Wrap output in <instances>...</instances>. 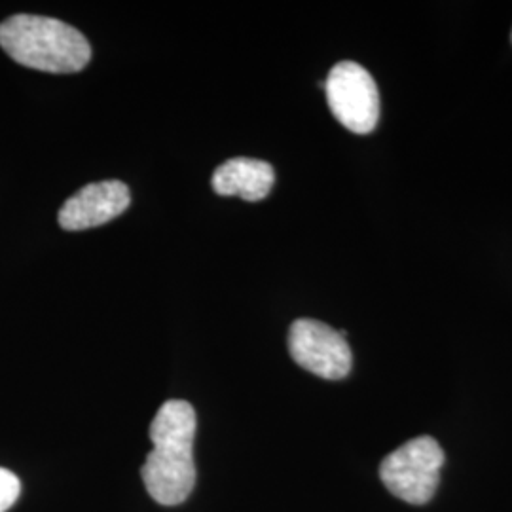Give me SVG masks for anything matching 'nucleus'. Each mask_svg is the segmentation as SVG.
I'll list each match as a JSON object with an SVG mask.
<instances>
[{"label": "nucleus", "mask_w": 512, "mask_h": 512, "mask_svg": "<svg viewBox=\"0 0 512 512\" xmlns=\"http://www.w3.org/2000/svg\"><path fill=\"white\" fill-rule=\"evenodd\" d=\"M196 410L186 401H167L150 425L154 444L143 465V480L148 494L165 507L181 505L196 484L194 435Z\"/></svg>", "instance_id": "1"}, {"label": "nucleus", "mask_w": 512, "mask_h": 512, "mask_svg": "<svg viewBox=\"0 0 512 512\" xmlns=\"http://www.w3.org/2000/svg\"><path fill=\"white\" fill-rule=\"evenodd\" d=\"M0 46L19 65L44 73L82 71L92 46L76 27L46 16L18 14L0 23Z\"/></svg>", "instance_id": "2"}, {"label": "nucleus", "mask_w": 512, "mask_h": 512, "mask_svg": "<svg viewBox=\"0 0 512 512\" xmlns=\"http://www.w3.org/2000/svg\"><path fill=\"white\" fill-rule=\"evenodd\" d=\"M444 452L433 437H418L391 452L380 465L385 488L410 505H425L439 488Z\"/></svg>", "instance_id": "3"}, {"label": "nucleus", "mask_w": 512, "mask_h": 512, "mask_svg": "<svg viewBox=\"0 0 512 512\" xmlns=\"http://www.w3.org/2000/svg\"><path fill=\"white\" fill-rule=\"evenodd\" d=\"M327 103L334 118L353 133H370L380 120V92L374 78L353 61H342L330 69Z\"/></svg>", "instance_id": "4"}, {"label": "nucleus", "mask_w": 512, "mask_h": 512, "mask_svg": "<svg viewBox=\"0 0 512 512\" xmlns=\"http://www.w3.org/2000/svg\"><path fill=\"white\" fill-rule=\"evenodd\" d=\"M294 363L325 380H342L351 372L353 355L342 332L315 319H298L289 330Z\"/></svg>", "instance_id": "5"}, {"label": "nucleus", "mask_w": 512, "mask_h": 512, "mask_svg": "<svg viewBox=\"0 0 512 512\" xmlns=\"http://www.w3.org/2000/svg\"><path fill=\"white\" fill-rule=\"evenodd\" d=\"M131 202L129 188L122 181H101L80 188L59 209L61 228L76 232L107 224L120 217Z\"/></svg>", "instance_id": "6"}, {"label": "nucleus", "mask_w": 512, "mask_h": 512, "mask_svg": "<svg viewBox=\"0 0 512 512\" xmlns=\"http://www.w3.org/2000/svg\"><path fill=\"white\" fill-rule=\"evenodd\" d=\"M272 165L255 158H232L213 173V190L220 196H239L245 202H260L274 188Z\"/></svg>", "instance_id": "7"}, {"label": "nucleus", "mask_w": 512, "mask_h": 512, "mask_svg": "<svg viewBox=\"0 0 512 512\" xmlns=\"http://www.w3.org/2000/svg\"><path fill=\"white\" fill-rule=\"evenodd\" d=\"M21 494V482L18 476L8 469L0 467V512H6Z\"/></svg>", "instance_id": "8"}]
</instances>
